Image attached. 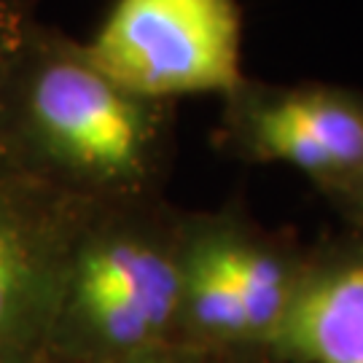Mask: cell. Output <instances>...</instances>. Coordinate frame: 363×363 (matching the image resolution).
<instances>
[{"label": "cell", "mask_w": 363, "mask_h": 363, "mask_svg": "<svg viewBox=\"0 0 363 363\" xmlns=\"http://www.w3.org/2000/svg\"><path fill=\"white\" fill-rule=\"evenodd\" d=\"M0 156L86 202L162 194L175 105L121 89L81 40L27 11L0 52Z\"/></svg>", "instance_id": "6da1fadb"}, {"label": "cell", "mask_w": 363, "mask_h": 363, "mask_svg": "<svg viewBox=\"0 0 363 363\" xmlns=\"http://www.w3.org/2000/svg\"><path fill=\"white\" fill-rule=\"evenodd\" d=\"M183 218L164 194L91 202L67 253L43 363H116L175 345Z\"/></svg>", "instance_id": "7a4b0ae2"}, {"label": "cell", "mask_w": 363, "mask_h": 363, "mask_svg": "<svg viewBox=\"0 0 363 363\" xmlns=\"http://www.w3.org/2000/svg\"><path fill=\"white\" fill-rule=\"evenodd\" d=\"M307 247L240 205L186 210L175 345L229 363H272Z\"/></svg>", "instance_id": "3957f363"}, {"label": "cell", "mask_w": 363, "mask_h": 363, "mask_svg": "<svg viewBox=\"0 0 363 363\" xmlns=\"http://www.w3.org/2000/svg\"><path fill=\"white\" fill-rule=\"evenodd\" d=\"M84 49L121 89L156 103L223 100L247 78L237 0H113Z\"/></svg>", "instance_id": "277c9868"}, {"label": "cell", "mask_w": 363, "mask_h": 363, "mask_svg": "<svg viewBox=\"0 0 363 363\" xmlns=\"http://www.w3.org/2000/svg\"><path fill=\"white\" fill-rule=\"evenodd\" d=\"M218 145L247 164H286L337 205L363 162V94L337 84L245 78L223 97Z\"/></svg>", "instance_id": "5b68a950"}, {"label": "cell", "mask_w": 363, "mask_h": 363, "mask_svg": "<svg viewBox=\"0 0 363 363\" xmlns=\"http://www.w3.org/2000/svg\"><path fill=\"white\" fill-rule=\"evenodd\" d=\"M89 205L0 156V363H43L67 253Z\"/></svg>", "instance_id": "8992f818"}, {"label": "cell", "mask_w": 363, "mask_h": 363, "mask_svg": "<svg viewBox=\"0 0 363 363\" xmlns=\"http://www.w3.org/2000/svg\"><path fill=\"white\" fill-rule=\"evenodd\" d=\"M272 363H363V229L307 247Z\"/></svg>", "instance_id": "52a82bcc"}, {"label": "cell", "mask_w": 363, "mask_h": 363, "mask_svg": "<svg viewBox=\"0 0 363 363\" xmlns=\"http://www.w3.org/2000/svg\"><path fill=\"white\" fill-rule=\"evenodd\" d=\"M116 363H229V361H220V358H213L208 352L191 350V347H183V345H162V347L138 352V355Z\"/></svg>", "instance_id": "ba28073f"}, {"label": "cell", "mask_w": 363, "mask_h": 363, "mask_svg": "<svg viewBox=\"0 0 363 363\" xmlns=\"http://www.w3.org/2000/svg\"><path fill=\"white\" fill-rule=\"evenodd\" d=\"M334 208L345 216L347 226H355V229H363V162L361 169L355 175V181L350 183V189L345 191V196L339 199Z\"/></svg>", "instance_id": "9c48e42d"}, {"label": "cell", "mask_w": 363, "mask_h": 363, "mask_svg": "<svg viewBox=\"0 0 363 363\" xmlns=\"http://www.w3.org/2000/svg\"><path fill=\"white\" fill-rule=\"evenodd\" d=\"M27 9L22 6V0H0V52L6 49L9 38L13 35L16 25L22 22V16Z\"/></svg>", "instance_id": "30bf717a"}]
</instances>
